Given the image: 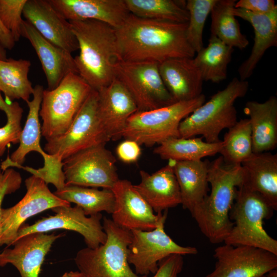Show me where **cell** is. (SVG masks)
<instances>
[{
	"label": "cell",
	"instance_id": "cell-39",
	"mask_svg": "<svg viewBox=\"0 0 277 277\" xmlns=\"http://www.w3.org/2000/svg\"><path fill=\"white\" fill-rule=\"evenodd\" d=\"M22 179L20 173L12 168L0 170V213L4 197L17 190L21 187ZM1 236V223H0Z\"/></svg>",
	"mask_w": 277,
	"mask_h": 277
},
{
	"label": "cell",
	"instance_id": "cell-8",
	"mask_svg": "<svg viewBox=\"0 0 277 277\" xmlns=\"http://www.w3.org/2000/svg\"><path fill=\"white\" fill-rule=\"evenodd\" d=\"M92 90L73 73L68 74L55 88L44 89L39 115L43 121L41 134L46 141L68 129Z\"/></svg>",
	"mask_w": 277,
	"mask_h": 277
},
{
	"label": "cell",
	"instance_id": "cell-41",
	"mask_svg": "<svg viewBox=\"0 0 277 277\" xmlns=\"http://www.w3.org/2000/svg\"><path fill=\"white\" fill-rule=\"evenodd\" d=\"M118 158L125 163L136 162L141 154L140 145L134 141L125 139L120 143L116 149Z\"/></svg>",
	"mask_w": 277,
	"mask_h": 277
},
{
	"label": "cell",
	"instance_id": "cell-17",
	"mask_svg": "<svg viewBox=\"0 0 277 277\" xmlns=\"http://www.w3.org/2000/svg\"><path fill=\"white\" fill-rule=\"evenodd\" d=\"M115 199L112 220L129 230L150 231L158 225L163 212L157 214L127 180L119 179L111 189Z\"/></svg>",
	"mask_w": 277,
	"mask_h": 277
},
{
	"label": "cell",
	"instance_id": "cell-4",
	"mask_svg": "<svg viewBox=\"0 0 277 277\" xmlns=\"http://www.w3.org/2000/svg\"><path fill=\"white\" fill-rule=\"evenodd\" d=\"M247 81L233 78L222 90L217 91L181 122L180 137L191 138L202 135L210 143L220 142L219 135L238 122L235 101L247 93Z\"/></svg>",
	"mask_w": 277,
	"mask_h": 277
},
{
	"label": "cell",
	"instance_id": "cell-29",
	"mask_svg": "<svg viewBox=\"0 0 277 277\" xmlns=\"http://www.w3.org/2000/svg\"><path fill=\"white\" fill-rule=\"evenodd\" d=\"M223 143H210L202 137H171L158 145L153 152L162 159L174 161H195L220 152Z\"/></svg>",
	"mask_w": 277,
	"mask_h": 277
},
{
	"label": "cell",
	"instance_id": "cell-40",
	"mask_svg": "<svg viewBox=\"0 0 277 277\" xmlns=\"http://www.w3.org/2000/svg\"><path fill=\"white\" fill-rule=\"evenodd\" d=\"M183 265V255L172 254L159 263L157 270L152 277H178Z\"/></svg>",
	"mask_w": 277,
	"mask_h": 277
},
{
	"label": "cell",
	"instance_id": "cell-33",
	"mask_svg": "<svg viewBox=\"0 0 277 277\" xmlns=\"http://www.w3.org/2000/svg\"><path fill=\"white\" fill-rule=\"evenodd\" d=\"M236 1L217 0L211 11V35L232 48H246L249 41L232 12Z\"/></svg>",
	"mask_w": 277,
	"mask_h": 277
},
{
	"label": "cell",
	"instance_id": "cell-5",
	"mask_svg": "<svg viewBox=\"0 0 277 277\" xmlns=\"http://www.w3.org/2000/svg\"><path fill=\"white\" fill-rule=\"evenodd\" d=\"M273 210L260 194L240 186L229 213L234 225L225 244L252 246L277 255V241L263 227L264 220L270 218Z\"/></svg>",
	"mask_w": 277,
	"mask_h": 277
},
{
	"label": "cell",
	"instance_id": "cell-44",
	"mask_svg": "<svg viewBox=\"0 0 277 277\" xmlns=\"http://www.w3.org/2000/svg\"><path fill=\"white\" fill-rule=\"evenodd\" d=\"M60 277H87L80 271L66 272Z\"/></svg>",
	"mask_w": 277,
	"mask_h": 277
},
{
	"label": "cell",
	"instance_id": "cell-3",
	"mask_svg": "<svg viewBox=\"0 0 277 277\" xmlns=\"http://www.w3.org/2000/svg\"><path fill=\"white\" fill-rule=\"evenodd\" d=\"M241 165L225 163L220 156L209 162L207 180L209 195L191 213L202 233L213 244L224 242L234 223L229 213L238 188L243 185Z\"/></svg>",
	"mask_w": 277,
	"mask_h": 277
},
{
	"label": "cell",
	"instance_id": "cell-7",
	"mask_svg": "<svg viewBox=\"0 0 277 277\" xmlns=\"http://www.w3.org/2000/svg\"><path fill=\"white\" fill-rule=\"evenodd\" d=\"M205 100L202 94L189 101L137 111L128 120L122 137L148 147L159 145L171 137H180L179 129L182 121L203 104Z\"/></svg>",
	"mask_w": 277,
	"mask_h": 277
},
{
	"label": "cell",
	"instance_id": "cell-20",
	"mask_svg": "<svg viewBox=\"0 0 277 277\" xmlns=\"http://www.w3.org/2000/svg\"><path fill=\"white\" fill-rule=\"evenodd\" d=\"M23 15L50 43L70 53L78 49L70 22L52 6L48 0H27Z\"/></svg>",
	"mask_w": 277,
	"mask_h": 277
},
{
	"label": "cell",
	"instance_id": "cell-35",
	"mask_svg": "<svg viewBox=\"0 0 277 277\" xmlns=\"http://www.w3.org/2000/svg\"><path fill=\"white\" fill-rule=\"evenodd\" d=\"M219 152L224 162L240 165L252 153L251 128L248 118L241 119L228 129Z\"/></svg>",
	"mask_w": 277,
	"mask_h": 277
},
{
	"label": "cell",
	"instance_id": "cell-31",
	"mask_svg": "<svg viewBox=\"0 0 277 277\" xmlns=\"http://www.w3.org/2000/svg\"><path fill=\"white\" fill-rule=\"evenodd\" d=\"M31 65L27 60H0V92L11 102L19 99L27 102L33 94L34 88L28 78Z\"/></svg>",
	"mask_w": 277,
	"mask_h": 277
},
{
	"label": "cell",
	"instance_id": "cell-23",
	"mask_svg": "<svg viewBox=\"0 0 277 277\" xmlns=\"http://www.w3.org/2000/svg\"><path fill=\"white\" fill-rule=\"evenodd\" d=\"M174 161L170 160L168 164L152 174L141 170V181L134 185L135 189L156 214L182 203L180 189L174 172Z\"/></svg>",
	"mask_w": 277,
	"mask_h": 277
},
{
	"label": "cell",
	"instance_id": "cell-46",
	"mask_svg": "<svg viewBox=\"0 0 277 277\" xmlns=\"http://www.w3.org/2000/svg\"><path fill=\"white\" fill-rule=\"evenodd\" d=\"M266 277H277V268L274 269L268 272L266 274Z\"/></svg>",
	"mask_w": 277,
	"mask_h": 277
},
{
	"label": "cell",
	"instance_id": "cell-28",
	"mask_svg": "<svg viewBox=\"0 0 277 277\" xmlns=\"http://www.w3.org/2000/svg\"><path fill=\"white\" fill-rule=\"evenodd\" d=\"M208 160L174 161V172L184 209L191 213L208 195Z\"/></svg>",
	"mask_w": 277,
	"mask_h": 277
},
{
	"label": "cell",
	"instance_id": "cell-1",
	"mask_svg": "<svg viewBox=\"0 0 277 277\" xmlns=\"http://www.w3.org/2000/svg\"><path fill=\"white\" fill-rule=\"evenodd\" d=\"M187 23L143 18L130 14L115 29L121 61L160 63L177 57L193 58Z\"/></svg>",
	"mask_w": 277,
	"mask_h": 277
},
{
	"label": "cell",
	"instance_id": "cell-18",
	"mask_svg": "<svg viewBox=\"0 0 277 277\" xmlns=\"http://www.w3.org/2000/svg\"><path fill=\"white\" fill-rule=\"evenodd\" d=\"M97 92V115L104 132L109 141L118 140L129 118L137 111L135 102L116 78Z\"/></svg>",
	"mask_w": 277,
	"mask_h": 277
},
{
	"label": "cell",
	"instance_id": "cell-16",
	"mask_svg": "<svg viewBox=\"0 0 277 277\" xmlns=\"http://www.w3.org/2000/svg\"><path fill=\"white\" fill-rule=\"evenodd\" d=\"M214 270L205 277H262L277 268V255L248 246L216 247Z\"/></svg>",
	"mask_w": 277,
	"mask_h": 277
},
{
	"label": "cell",
	"instance_id": "cell-13",
	"mask_svg": "<svg viewBox=\"0 0 277 277\" xmlns=\"http://www.w3.org/2000/svg\"><path fill=\"white\" fill-rule=\"evenodd\" d=\"M105 145L91 147L65 159V184L111 190L119 179L115 157Z\"/></svg>",
	"mask_w": 277,
	"mask_h": 277
},
{
	"label": "cell",
	"instance_id": "cell-22",
	"mask_svg": "<svg viewBox=\"0 0 277 277\" xmlns=\"http://www.w3.org/2000/svg\"><path fill=\"white\" fill-rule=\"evenodd\" d=\"M21 31V36L29 41L40 61L47 89L55 88L69 73L78 74L71 53L45 39L26 20H23Z\"/></svg>",
	"mask_w": 277,
	"mask_h": 277
},
{
	"label": "cell",
	"instance_id": "cell-2",
	"mask_svg": "<svg viewBox=\"0 0 277 277\" xmlns=\"http://www.w3.org/2000/svg\"><path fill=\"white\" fill-rule=\"evenodd\" d=\"M69 22L80 50L74 57L78 74L93 90L99 91L115 78L121 61L116 30L96 20Z\"/></svg>",
	"mask_w": 277,
	"mask_h": 277
},
{
	"label": "cell",
	"instance_id": "cell-47",
	"mask_svg": "<svg viewBox=\"0 0 277 277\" xmlns=\"http://www.w3.org/2000/svg\"><path fill=\"white\" fill-rule=\"evenodd\" d=\"M262 277H266V275L262 276Z\"/></svg>",
	"mask_w": 277,
	"mask_h": 277
},
{
	"label": "cell",
	"instance_id": "cell-21",
	"mask_svg": "<svg viewBox=\"0 0 277 277\" xmlns=\"http://www.w3.org/2000/svg\"><path fill=\"white\" fill-rule=\"evenodd\" d=\"M66 20L93 19L115 29L120 27L130 14L125 0H48Z\"/></svg>",
	"mask_w": 277,
	"mask_h": 277
},
{
	"label": "cell",
	"instance_id": "cell-38",
	"mask_svg": "<svg viewBox=\"0 0 277 277\" xmlns=\"http://www.w3.org/2000/svg\"><path fill=\"white\" fill-rule=\"evenodd\" d=\"M27 1L0 0V19L11 32L15 42L22 36V16Z\"/></svg>",
	"mask_w": 277,
	"mask_h": 277
},
{
	"label": "cell",
	"instance_id": "cell-37",
	"mask_svg": "<svg viewBox=\"0 0 277 277\" xmlns=\"http://www.w3.org/2000/svg\"><path fill=\"white\" fill-rule=\"evenodd\" d=\"M0 109L7 117V123L0 127V157L2 156L6 148L11 143H19L22 131L21 120L23 109L17 102L9 103L4 100L0 92Z\"/></svg>",
	"mask_w": 277,
	"mask_h": 277
},
{
	"label": "cell",
	"instance_id": "cell-6",
	"mask_svg": "<svg viewBox=\"0 0 277 277\" xmlns=\"http://www.w3.org/2000/svg\"><path fill=\"white\" fill-rule=\"evenodd\" d=\"M103 227L107 238L104 244L92 249L80 250L74 259L80 271L87 277H147L134 272L128 261L131 231L103 217Z\"/></svg>",
	"mask_w": 277,
	"mask_h": 277
},
{
	"label": "cell",
	"instance_id": "cell-10",
	"mask_svg": "<svg viewBox=\"0 0 277 277\" xmlns=\"http://www.w3.org/2000/svg\"><path fill=\"white\" fill-rule=\"evenodd\" d=\"M44 90L40 85L34 88L33 99L26 102L29 112L21 134L19 145L10 157L2 163L1 168L3 171L10 167L22 165L26 155L30 152L36 151L43 156L44 166L37 169L29 167L28 171L43 179L47 184L50 183L57 186L65 180L62 165L58 164L53 156L46 153L40 145L42 134L39 112Z\"/></svg>",
	"mask_w": 277,
	"mask_h": 277
},
{
	"label": "cell",
	"instance_id": "cell-32",
	"mask_svg": "<svg viewBox=\"0 0 277 277\" xmlns=\"http://www.w3.org/2000/svg\"><path fill=\"white\" fill-rule=\"evenodd\" d=\"M59 198L80 207L87 216L105 211L112 214L115 199L110 189L66 185L53 192Z\"/></svg>",
	"mask_w": 277,
	"mask_h": 277
},
{
	"label": "cell",
	"instance_id": "cell-43",
	"mask_svg": "<svg viewBox=\"0 0 277 277\" xmlns=\"http://www.w3.org/2000/svg\"><path fill=\"white\" fill-rule=\"evenodd\" d=\"M15 44V41L12 34L0 19V45L4 49L11 50Z\"/></svg>",
	"mask_w": 277,
	"mask_h": 277
},
{
	"label": "cell",
	"instance_id": "cell-14",
	"mask_svg": "<svg viewBox=\"0 0 277 277\" xmlns=\"http://www.w3.org/2000/svg\"><path fill=\"white\" fill-rule=\"evenodd\" d=\"M26 193L14 206L2 208L0 213V246H11L17 232L29 217L46 210L71 204L57 196L41 178L32 175L25 181Z\"/></svg>",
	"mask_w": 277,
	"mask_h": 277
},
{
	"label": "cell",
	"instance_id": "cell-27",
	"mask_svg": "<svg viewBox=\"0 0 277 277\" xmlns=\"http://www.w3.org/2000/svg\"><path fill=\"white\" fill-rule=\"evenodd\" d=\"M244 111L252 132L253 153L269 152L277 145V98L271 96L264 102H247Z\"/></svg>",
	"mask_w": 277,
	"mask_h": 277
},
{
	"label": "cell",
	"instance_id": "cell-11",
	"mask_svg": "<svg viewBox=\"0 0 277 277\" xmlns=\"http://www.w3.org/2000/svg\"><path fill=\"white\" fill-rule=\"evenodd\" d=\"M159 64L120 61L116 67L115 78L134 99L137 111L155 109L176 102L162 79Z\"/></svg>",
	"mask_w": 277,
	"mask_h": 277
},
{
	"label": "cell",
	"instance_id": "cell-36",
	"mask_svg": "<svg viewBox=\"0 0 277 277\" xmlns=\"http://www.w3.org/2000/svg\"><path fill=\"white\" fill-rule=\"evenodd\" d=\"M217 0H188L185 7L189 19L187 38L195 53L203 47V33L207 18Z\"/></svg>",
	"mask_w": 277,
	"mask_h": 277
},
{
	"label": "cell",
	"instance_id": "cell-24",
	"mask_svg": "<svg viewBox=\"0 0 277 277\" xmlns=\"http://www.w3.org/2000/svg\"><path fill=\"white\" fill-rule=\"evenodd\" d=\"M232 12L235 17L248 22L254 31V43L251 52L238 70L240 79L247 81L252 75L266 51L277 46V7L264 14H254L234 7Z\"/></svg>",
	"mask_w": 277,
	"mask_h": 277
},
{
	"label": "cell",
	"instance_id": "cell-26",
	"mask_svg": "<svg viewBox=\"0 0 277 277\" xmlns=\"http://www.w3.org/2000/svg\"><path fill=\"white\" fill-rule=\"evenodd\" d=\"M244 186L260 194L277 209V154L253 153L241 163Z\"/></svg>",
	"mask_w": 277,
	"mask_h": 277
},
{
	"label": "cell",
	"instance_id": "cell-12",
	"mask_svg": "<svg viewBox=\"0 0 277 277\" xmlns=\"http://www.w3.org/2000/svg\"><path fill=\"white\" fill-rule=\"evenodd\" d=\"M168 210L163 212L157 227L150 231L131 230V241L128 248V261L135 272L141 276L154 274L159 263L172 254H196L194 247L183 246L175 243L165 232Z\"/></svg>",
	"mask_w": 277,
	"mask_h": 277
},
{
	"label": "cell",
	"instance_id": "cell-42",
	"mask_svg": "<svg viewBox=\"0 0 277 277\" xmlns=\"http://www.w3.org/2000/svg\"><path fill=\"white\" fill-rule=\"evenodd\" d=\"M277 7L273 0H240L234 8L246 10L257 14L268 13Z\"/></svg>",
	"mask_w": 277,
	"mask_h": 277
},
{
	"label": "cell",
	"instance_id": "cell-9",
	"mask_svg": "<svg viewBox=\"0 0 277 277\" xmlns=\"http://www.w3.org/2000/svg\"><path fill=\"white\" fill-rule=\"evenodd\" d=\"M98 92L92 90L68 129L62 135L47 141L44 150L60 164L70 156L109 141L99 120Z\"/></svg>",
	"mask_w": 277,
	"mask_h": 277
},
{
	"label": "cell",
	"instance_id": "cell-19",
	"mask_svg": "<svg viewBox=\"0 0 277 277\" xmlns=\"http://www.w3.org/2000/svg\"><path fill=\"white\" fill-rule=\"evenodd\" d=\"M65 235L64 233L47 234L34 232L16 240L13 248L0 252V267L10 264L21 277H38L45 258L53 243Z\"/></svg>",
	"mask_w": 277,
	"mask_h": 277
},
{
	"label": "cell",
	"instance_id": "cell-25",
	"mask_svg": "<svg viewBox=\"0 0 277 277\" xmlns=\"http://www.w3.org/2000/svg\"><path fill=\"white\" fill-rule=\"evenodd\" d=\"M159 69L175 102L189 101L202 94L204 80L193 57L170 58L159 63Z\"/></svg>",
	"mask_w": 277,
	"mask_h": 277
},
{
	"label": "cell",
	"instance_id": "cell-15",
	"mask_svg": "<svg viewBox=\"0 0 277 277\" xmlns=\"http://www.w3.org/2000/svg\"><path fill=\"white\" fill-rule=\"evenodd\" d=\"M51 210L54 215L44 217L32 225L24 224L19 229L13 243L31 233H47L54 230L65 229L81 234L88 248L94 249L105 243L107 235L101 224V213L87 216L77 205L60 206Z\"/></svg>",
	"mask_w": 277,
	"mask_h": 277
},
{
	"label": "cell",
	"instance_id": "cell-34",
	"mask_svg": "<svg viewBox=\"0 0 277 277\" xmlns=\"http://www.w3.org/2000/svg\"><path fill=\"white\" fill-rule=\"evenodd\" d=\"M174 0H125L129 12L141 18L187 23L186 2Z\"/></svg>",
	"mask_w": 277,
	"mask_h": 277
},
{
	"label": "cell",
	"instance_id": "cell-45",
	"mask_svg": "<svg viewBox=\"0 0 277 277\" xmlns=\"http://www.w3.org/2000/svg\"><path fill=\"white\" fill-rule=\"evenodd\" d=\"M7 59V53L5 49L0 45V60H5Z\"/></svg>",
	"mask_w": 277,
	"mask_h": 277
},
{
	"label": "cell",
	"instance_id": "cell-30",
	"mask_svg": "<svg viewBox=\"0 0 277 277\" xmlns=\"http://www.w3.org/2000/svg\"><path fill=\"white\" fill-rule=\"evenodd\" d=\"M233 48L211 35L206 47H203L193 57L204 81L220 83L227 78V68Z\"/></svg>",
	"mask_w": 277,
	"mask_h": 277
}]
</instances>
